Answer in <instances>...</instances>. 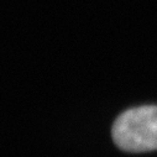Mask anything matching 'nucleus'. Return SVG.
<instances>
[{
    "label": "nucleus",
    "mask_w": 157,
    "mask_h": 157,
    "mask_svg": "<svg viewBox=\"0 0 157 157\" xmlns=\"http://www.w3.org/2000/svg\"><path fill=\"white\" fill-rule=\"evenodd\" d=\"M113 137L125 151L157 150V106H139L123 113L114 123Z\"/></svg>",
    "instance_id": "nucleus-1"
}]
</instances>
